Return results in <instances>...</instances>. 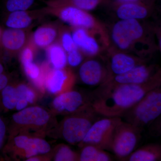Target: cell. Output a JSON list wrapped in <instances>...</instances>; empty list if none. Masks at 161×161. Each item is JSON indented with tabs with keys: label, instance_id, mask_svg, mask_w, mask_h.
<instances>
[{
	"label": "cell",
	"instance_id": "obj_34",
	"mask_svg": "<svg viewBox=\"0 0 161 161\" xmlns=\"http://www.w3.org/2000/svg\"><path fill=\"white\" fill-rule=\"evenodd\" d=\"M118 2L122 4L129 3H137L140 0H117Z\"/></svg>",
	"mask_w": 161,
	"mask_h": 161
},
{
	"label": "cell",
	"instance_id": "obj_27",
	"mask_svg": "<svg viewBox=\"0 0 161 161\" xmlns=\"http://www.w3.org/2000/svg\"><path fill=\"white\" fill-rule=\"evenodd\" d=\"M79 156L66 145H63L58 148L55 156V161H72L78 160Z\"/></svg>",
	"mask_w": 161,
	"mask_h": 161
},
{
	"label": "cell",
	"instance_id": "obj_4",
	"mask_svg": "<svg viewBox=\"0 0 161 161\" xmlns=\"http://www.w3.org/2000/svg\"><path fill=\"white\" fill-rule=\"evenodd\" d=\"M142 131L123 120L115 128L110 150L123 160L134 151L140 140Z\"/></svg>",
	"mask_w": 161,
	"mask_h": 161
},
{
	"label": "cell",
	"instance_id": "obj_37",
	"mask_svg": "<svg viewBox=\"0 0 161 161\" xmlns=\"http://www.w3.org/2000/svg\"><path fill=\"white\" fill-rule=\"evenodd\" d=\"M3 30L2 29V27L0 26V42H1V36H2V32H3Z\"/></svg>",
	"mask_w": 161,
	"mask_h": 161
},
{
	"label": "cell",
	"instance_id": "obj_9",
	"mask_svg": "<svg viewBox=\"0 0 161 161\" xmlns=\"http://www.w3.org/2000/svg\"><path fill=\"white\" fill-rule=\"evenodd\" d=\"M53 105L60 112H79L91 106L89 98H85L80 92L69 91L64 92L55 98Z\"/></svg>",
	"mask_w": 161,
	"mask_h": 161
},
{
	"label": "cell",
	"instance_id": "obj_16",
	"mask_svg": "<svg viewBox=\"0 0 161 161\" xmlns=\"http://www.w3.org/2000/svg\"><path fill=\"white\" fill-rule=\"evenodd\" d=\"M73 40L77 47L90 55L97 54L99 46L97 41L88 34L85 29L77 28L72 34Z\"/></svg>",
	"mask_w": 161,
	"mask_h": 161
},
{
	"label": "cell",
	"instance_id": "obj_32",
	"mask_svg": "<svg viewBox=\"0 0 161 161\" xmlns=\"http://www.w3.org/2000/svg\"><path fill=\"white\" fill-rule=\"evenodd\" d=\"M8 78L5 74L0 75V92L7 85Z\"/></svg>",
	"mask_w": 161,
	"mask_h": 161
},
{
	"label": "cell",
	"instance_id": "obj_30",
	"mask_svg": "<svg viewBox=\"0 0 161 161\" xmlns=\"http://www.w3.org/2000/svg\"><path fill=\"white\" fill-rule=\"evenodd\" d=\"M68 53L67 61L72 67H77L80 65L82 61V56L78 50V47L72 50Z\"/></svg>",
	"mask_w": 161,
	"mask_h": 161
},
{
	"label": "cell",
	"instance_id": "obj_15",
	"mask_svg": "<svg viewBox=\"0 0 161 161\" xmlns=\"http://www.w3.org/2000/svg\"><path fill=\"white\" fill-rule=\"evenodd\" d=\"M161 159V145L151 144L133 151L123 161H157Z\"/></svg>",
	"mask_w": 161,
	"mask_h": 161
},
{
	"label": "cell",
	"instance_id": "obj_21",
	"mask_svg": "<svg viewBox=\"0 0 161 161\" xmlns=\"http://www.w3.org/2000/svg\"><path fill=\"white\" fill-rule=\"evenodd\" d=\"M78 157L80 161H111V156L100 148L95 146L87 145L83 146Z\"/></svg>",
	"mask_w": 161,
	"mask_h": 161
},
{
	"label": "cell",
	"instance_id": "obj_22",
	"mask_svg": "<svg viewBox=\"0 0 161 161\" xmlns=\"http://www.w3.org/2000/svg\"><path fill=\"white\" fill-rule=\"evenodd\" d=\"M63 69H55L47 76L46 86L52 93L60 92L69 79L67 72Z\"/></svg>",
	"mask_w": 161,
	"mask_h": 161
},
{
	"label": "cell",
	"instance_id": "obj_10",
	"mask_svg": "<svg viewBox=\"0 0 161 161\" xmlns=\"http://www.w3.org/2000/svg\"><path fill=\"white\" fill-rule=\"evenodd\" d=\"M152 69L146 65H136L124 74L115 75L114 78L107 80L103 84L114 85L119 84H139L145 83L152 79Z\"/></svg>",
	"mask_w": 161,
	"mask_h": 161
},
{
	"label": "cell",
	"instance_id": "obj_31",
	"mask_svg": "<svg viewBox=\"0 0 161 161\" xmlns=\"http://www.w3.org/2000/svg\"><path fill=\"white\" fill-rule=\"evenodd\" d=\"M6 133V126L4 121L0 116V150L3 147Z\"/></svg>",
	"mask_w": 161,
	"mask_h": 161
},
{
	"label": "cell",
	"instance_id": "obj_19",
	"mask_svg": "<svg viewBox=\"0 0 161 161\" xmlns=\"http://www.w3.org/2000/svg\"><path fill=\"white\" fill-rule=\"evenodd\" d=\"M136 66L135 60L130 56L124 53H117L111 60V68L115 75L124 74Z\"/></svg>",
	"mask_w": 161,
	"mask_h": 161
},
{
	"label": "cell",
	"instance_id": "obj_7",
	"mask_svg": "<svg viewBox=\"0 0 161 161\" xmlns=\"http://www.w3.org/2000/svg\"><path fill=\"white\" fill-rule=\"evenodd\" d=\"M143 33L142 27L136 19H121L113 26L112 38L119 48L126 49Z\"/></svg>",
	"mask_w": 161,
	"mask_h": 161
},
{
	"label": "cell",
	"instance_id": "obj_1",
	"mask_svg": "<svg viewBox=\"0 0 161 161\" xmlns=\"http://www.w3.org/2000/svg\"><path fill=\"white\" fill-rule=\"evenodd\" d=\"M160 86V77L157 75L139 84H102L91 94L90 104L97 114L108 117H121L148 92Z\"/></svg>",
	"mask_w": 161,
	"mask_h": 161
},
{
	"label": "cell",
	"instance_id": "obj_28",
	"mask_svg": "<svg viewBox=\"0 0 161 161\" xmlns=\"http://www.w3.org/2000/svg\"><path fill=\"white\" fill-rule=\"evenodd\" d=\"M28 88V87L23 84L20 85L17 88L18 102L16 108L18 110H23L25 108L28 104L26 97V91Z\"/></svg>",
	"mask_w": 161,
	"mask_h": 161
},
{
	"label": "cell",
	"instance_id": "obj_24",
	"mask_svg": "<svg viewBox=\"0 0 161 161\" xmlns=\"http://www.w3.org/2000/svg\"><path fill=\"white\" fill-rule=\"evenodd\" d=\"M16 146L25 150L26 158H29L37 155V150L35 138H29L24 136H19L14 138Z\"/></svg>",
	"mask_w": 161,
	"mask_h": 161
},
{
	"label": "cell",
	"instance_id": "obj_11",
	"mask_svg": "<svg viewBox=\"0 0 161 161\" xmlns=\"http://www.w3.org/2000/svg\"><path fill=\"white\" fill-rule=\"evenodd\" d=\"M4 23L7 28L29 29L35 20L45 15L44 8L34 10H22L7 13Z\"/></svg>",
	"mask_w": 161,
	"mask_h": 161
},
{
	"label": "cell",
	"instance_id": "obj_3",
	"mask_svg": "<svg viewBox=\"0 0 161 161\" xmlns=\"http://www.w3.org/2000/svg\"><path fill=\"white\" fill-rule=\"evenodd\" d=\"M96 114L90 106L79 112L78 115L65 119L61 129L63 138L71 144L80 143L95 121Z\"/></svg>",
	"mask_w": 161,
	"mask_h": 161
},
{
	"label": "cell",
	"instance_id": "obj_6",
	"mask_svg": "<svg viewBox=\"0 0 161 161\" xmlns=\"http://www.w3.org/2000/svg\"><path fill=\"white\" fill-rule=\"evenodd\" d=\"M44 9L46 14L55 16L64 23L76 28L89 29L95 25V20L91 15L74 6H46Z\"/></svg>",
	"mask_w": 161,
	"mask_h": 161
},
{
	"label": "cell",
	"instance_id": "obj_33",
	"mask_svg": "<svg viewBox=\"0 0 161 161\" xmlns=\"http://www.w3.org/2000/svg\"><path fill=\"white\" fill-rule=\"evenodd\" d=\"M26 100L28 103H33L34 100L35 95L34 92L28 88L26 91Z\"/></svg>",
	"mask_w": 161,
	"mask_h": 161
},
{
	"label": "cell",
	"instance_id": "obj_13",
	"mask_svg": "<svg viewBox=\"0 0 161 161\" xmlns=\"http://www.w3.org/2000/svg\"><path fill=\"white\" fill-rule=\"evenodd\" d=\"M104 75L102 65L95 60L85 61L79 70L80 80L85 84L90 86H95L102 83Z\"/></svg>",
	"mask_w": 161,
	"mask_h": 161
},
{
	"label": "cell",
	"instance_id": "obj_2",
	"mask_svg": "<svg viewBox=\"0 0 161 161\" xmlns=\"http://www.w3.org/2000/svg\"><path fill=\"white\" fill-rule=\"evenodd\" d=\"M161 114V86L148 92L121 117L124 121L142 130Z\"/></svg>",
	"mask_w": 161,
	"mask_h": 161
},
{
	"label": "cell",
	"instance_id": "obj_29",
	"mask_svg": "<svg viewBox=\"0 0 161 161\" xmlns=\"http://www.w3.org/2000/svg\"><path fill=\"white\" fill-rule=\"evenodd\" d=\"M60 45L67 53L78 47L73 40L72 34L69 32H63L60 36Z\"/></svg>",
	"mask_w": 161,
	"mask_h": 161
},
{
	"label": "cell",
	"instance_id": "obj_14",
	"mask_svg": "<svg viewBox=\"0 0 161 161\" xmlns=\"http://www.w3.org/2000/svg\"><path fill=\"white\" fill-rule=\"evenodd\" d=\"M58 36L57 27L47 23L39 26L34 31L31 36L30 42L35 47L47 48L55 43Z\"/></svg>",
	"mask_w": 161,
	"mask_h": 161
},
{
	"label": "cell",
	"instance_id": "obj_35",
	"mask_svg": "<svg viewBox=\"0 0 161 161\" xmlns=\"http://www.w3.org/2000/svg\"><path fill=\"white\" fill-rule=\"evenodd\" d=\"M4 71V67L1 61H0V75L3 74Z\"/></svg>",
	"mask_w": 161,
	"mask_h": 161
},
{
	"label": "cell",
	"instance_id": "obj_23",
	"mask_svg": "<svg viewBox=\"0 0 161 161\" xmlns=\"http://www.w3.org/2000/svg\"><path fill=\"white\" fill-rule=\"evenodd\" d=\"M100 0H47L44 3L46 6H70L88 11L95 9Z\"/></svg>",
	"mask_w": 161,
	"mask_h": 161
},
{
	"label": "cell",
	"instance_id": "obj_8",
	"mask_svg": "<svg viewBox=\"0 0 161 161\" xmlns=\"http://www.w3.org/2000/svg\"><path fill=\"white\" fill-rule=\"evenodd\" d=\"M29 29L7 28L3 30L0 42V49L8 54H14L22 51L29 43Z\"/></svg>",
	"mask_w": 161,
	"mask_h": 161
},
{
	"label": "cell",
	"instance_id": "obj_18",
	"mask_svg": "<svg viewBox=\"0 0 161 161\" xmlns=\"http://www.w3.org/2000/svg\"><path fill=\"white\" fill-rule=\"evenodd\" d=\"M148 14L147 9L137 3H124L119 7L117 16L120 19H144Z\"/></svg>",
	"mask_w": 161,
	"mask_h": 161
},
{
	"label": "cell",
	"instance_id": "obj_17",
	"mask_svg": "<svg viewBox=\"0 0 161 161\" xmlns=\"http://www.w3.org/2000/svg\"><path fill=\"white\" fill-rule=\"evenodd\" d=\"M35 47L30 41L21 53V60L26 75L31 79L36 80L40 76L39 67L34 63Z\"/></svg>",
	"mask_w": 161,
	"mask_h": 161
},
{
	"label": "cell",
	"instance_id": "obj_12",
	"mask_svg": "<svg viewBox=\"0 0 161 161\" xmlns=\"http://www.w3.org/2000/svg\"><path fill=\"white\" fill-rule=\"evenodd\" d=\"M13 119L19 125L42 126L48 121L49 116L42 108L33 107L21 110L13 115Z\"/></svg>",
	"mask_w": 161,
	"mask_h": 161
},
{
	"label": "cell",
	"instance_id": "obj_25",
	"mask_svg": "<svg viewBox=\"0 0 161 161\" xmlns=\"http://www.w3.org/2000/svg\"><path fill=\"white\" fill-rule=\"evenodd\" d=\"M1 92V98L3 106L6 109L14 108L18 102L16 89L11 86L7 85Z\"/></svg>",
	"mask_w": 161,
	"mask_h": 161
},
{
	"label": "cell",
	"instance_id": "obj_26",
	"mask_svg": "<svg viewBox=\"0 0 161 161\" xmlns=\"http://www.w3.org/2000/svg\"><path fill=\"white\" fill-rule=\"evenodd\" d=\"M36 0H4L3 6L6 14L12 12L29 10Z\"/></svg>",
	"mask_w": 161,
	"mask_h": 161
},
{
	"label": "cell",
	"instance_id": "obj_36",
	"mask_svg": "<svg viewBox=\"0 0 161 161\" xmlns=\"http://www.w3.org/2000/svg\"><path fill=\"white\" fill-rule=\"evenodd\" d=\"M40 160L39 159V158H28V159L26 160L27 161H40Z\"/></svg>",
	"mask_w": 161,
	"mask_h": 161
},
{
	"label": "cell",
	"instance_id": "obj_5",
	"mask_svg": "<svg viewBox=\"0 0 161 161\" xmlns=\"http://www.w3.org/2000/svg\"><path fill=\"white\" fill-rule=\"evenodd\" d=\"M123 119L121 117H108L95 120L85 137L80 142L81 147L91 145L102 150H110L115 128Z\"/></svg>",
	"mask_w": 161,
	"mask_h": 161
},
{
	"label": "cell",
	"instance_id": "obj_20",
	"mask_svg": "<svg viewBox=\"0 0 161 161\" xmlns=\"http://www.w3.org/2000/svg\"><path fill=\"white\" fill-rule=\"evenodd\" d=\"M47 58L55 69H63L66 66V52L59 43H54L46 48Z\"/></svg>",
	"mask_w": 161,
	"mask_h": 161
}]
</instances>
